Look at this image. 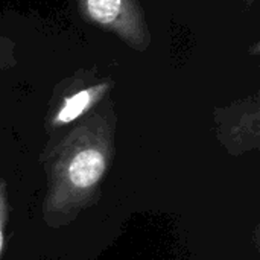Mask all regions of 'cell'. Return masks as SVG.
I'll use <instances>...</instances> for the list:
<instances>
[{
    "mask_svg": "<svg viewBox=\"0 0 260 260\" xmlns=\"http://www.w3.org/2000/svg\"><path fill=\"white\" fill-rule=\"evenodd\" d=\"M114 120L110 111L87 116L52 151L44 221L50 227L70 222L94 201L113 158Z\"/></svg>",
    "mask_w": 260,
    "mask_h": 260,
    "instance_id": "6da1fadb",
    "label": "cell"
},
{
    "mask_svg": "<svg viewBox=\"0 0 260 260\" xmlns=\"http://www.w3.org/2000/svg\"><path fill=\"white\" fill-rule=\"evenodd\" d=\"M84 18L116 35L131 49L143 52L151 44V32L139 0H78Z\"/></svg>",
    "mask_w": 260,
    "mask_h": 260,
    "instance_id": "7a4b0ae2",
    "label": "cell"
},
{
    "mask_svg": "<svg viewBox=\"0 0 260 260\" xmlns=\"http://www.w3.org/2000/svg\"><path fill=\"white\" fill-rule=\"evenodd\" d=\"M110 88V82H96L93 85H87L66 94L50 116V128L58 129L73 123L75 120H79L105 98Z\"/></svg>",
    "mask_w": 260,
    "mask_h": 260,
    "instance_id": "3957f363",
    "label": "cell"
},
{
    "mask_svg": "<svg viewBox=\"0 0 260 260\" xmlns=\"http://www.w3.org/2000/svg\"><path fill=\"white\" fill-rule=\"evenodd\" d=\"M8 215H9L8 187H6V181L0 178V256L5 248V230L8 224Z\"/></svg>",
    "mask_w": 260,
    "mask_h": 260,
    "instance_id": "277c9868",
    "label": "cell"
},
{
    "mask_svg": "<svg viewBox=\"0 0 260 260\" xmlns=\"http://www.w3.org/2000/svg\"><path fill=\"white\" fill-rule=\"evenodd\" d=\"M15 44L6 37H0V72L15 66Z\"/></svg>",
    "mask_w": 260,
    "mask_h": 260,
    "instance_id": "5b68a950",
    "label": "cell"
},
{
    "mask_svg": "<svg viewBox=\"0 0 260 260\" xmlns=\"http://www.w3.org/2000/svg\"><path fill=\"white\" fill-rule=\"evenodd\" d=\"M253 2H254V0H245L247 6H251V5H253Z\"/></svg>",
    "mask_w": 260,
    "mask_h": 260,
    "instance_id": "8992f818",
    "label": "cell"
}]
</instances>
